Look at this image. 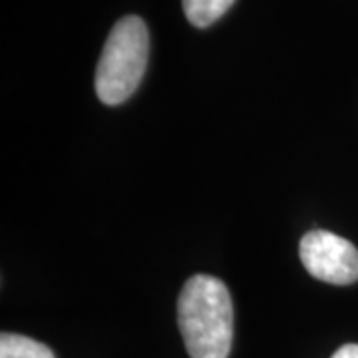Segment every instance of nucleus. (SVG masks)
<instances>
[{
	"instance_id": "nucleus-1",
	"label": "nucleus",
	"mask_w": 358,
	"mask_h": 358,
	"mask_svg": "<svg viewBox=\"0 0 358 358\" xmlns=\"http://www.w3.org/2000/svg\"><path fill=\"white\" fill-rule=\"evenodd\" d=\"M178 322L192 358H227L233 343V303L225 282L195 275L181 289Z\"/></svg>"
},
{
	"instance_id": "nucleus-2",
	"label": "nucleus",
	"mask_w": 358,
	"mask_h": 358,
	"mask_svg": "<svg viewBox=\"0 0 358 358\" xmlns=\"http://www.w3.org/2000/svg\"><path fill=\"white\" fill-rule=\"evenodd\" d=\"M150 34L140 16H124L103 44L96 70V94L103 103L117 106L138 90L148 68Z\"/></svg>"
},
{
	"instance_id": "nucleus-3",
	"label": "nucleus",
	"mask_w": 358,
	"mask_h": 358,
	"mask_svg": "<svg viewBox=\"0 0 358 358\" xmlns=\"http://www.w3.org/2000/svg\"><path fill=\"white\" fill-rule=\"evenodd\" d=\"M301 261L319 281L352 285L358 281V249L331 231H310L301 239Z\"/></svg>"
},
{
	"instance_id": "nucleus-4",
	"label": "nucleus",
	"mask_w": 358,
	"mask_h": 358,
	"mask_svg": "<svg viewBox=\"0 0 358 358\" xmlns=\"http://www.w3.org/2000/svg\"><path fill=\"white\" fill-rule=\"evenodd\" d=\"M0 358H56L46 345L22 334L4 333L0 336Z\"/></svg>"
},
{
	"instance_id": "nucleus-5",
	"label": "nucleus",
	"mask_w": 358,
	"mask_h": 358,
	"mask_svg": "<svg viewBox=\"0 0 358 358\" xmlns=\"http://www.w3.org/2000/svg\"><path fill=\"white\" fill-rule=\"evenodd\" d=\"M187 20L197 28H207L217 22L229 10L235 0H181Z\"/></svg>"
},
{
	"instance_id": "nucleus-6",
	"label": "nucleus",
	"mask_w": 358,
	"mask_h": 358,
	"mask_svg": "<svg viewBox=\"0 0 358 358\" xmlns=\"http://www.w3.org/2000/svg\"><path fill=\"white\" fill-rule=\"evenodd\" d=\"M333 358H358V345L341 346L333 355Z\"/></svg>"
}]
</instances>
